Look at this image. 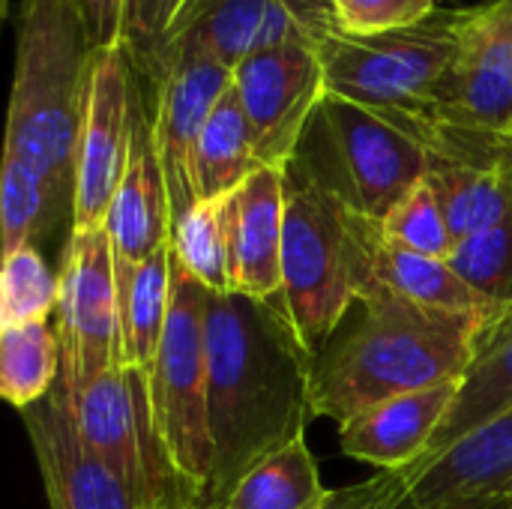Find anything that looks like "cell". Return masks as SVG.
I'll return each mask as SVG.
<instances>
[{
  "label": "cell",
  "instance_id": "cell-36",
  "mask_svg": "<svg viewBox=\"0 0 512 509\" xmlns=\"http://www.w3.org/2000/svg\"><path fill=\"white\" fill-rule=\"evenodd\" d=\"M432 509H512V495H483V498H465V501H453L444 507Z\"/></svg>",
  "mask_w": 512,
  "mask_h": 509
},
{
  "label": "cell",
  "instance_id": "cell-40",
  "mask_svg": "<svg viewBox=\"0 0 512 509\" xmlns=\"http://www.w3.org/2000/svg\"><path fill=\"white\" fill-rule=\"evenodd\" d=\"M165 509H192V507H165Z\"/></svg>",
  "mask_w": 512,
  "mask_h": 509
},
{
  "label": "cell",
  "instance_id": "cell-9",
  "mask_svg": "<svg viewBox=\"0 0 512 509\" xmlns=\"http://www.w3.org/2000/svg\"><path fill=\"white\" fill-rule=\"evenodd\" d=\"M144 78L153 114V144L165 177L171 222H177L198 201L192 180L195 147L210 111L231 87V69L201 45L171 39Z\"/></svg>",
  "mask_w": 512,
  "mask_h": 509
},
{
  "label": "cell",
  "instance_id": "cell-32",
  "mask_svg": "<svg viewBox=\"0 0 512 509\" xmlns=\"http://www.w3.org/2000/svg\"><path fill=\"white\" fill-rule=\"evenodd\" d=\"M441 0H336L333 18L345 33H384L414 27L438 12Z\"/></svg>",
  "mask_w": 512,
  "mask_h": 509
},
{
  "label": "cell",
  "instance_id": "cell-1",
  "mask_svg": "<svg viewBox=\"0 0 512 509\" xmlns=\"http://www.w3.org/2000/svg\"><path fill=\"white\" fill-rule=\"evenodd\" d=\"M312 354L285 312L243 294L207 297L210 480L198 509H222L267 456L303 438Z\"/></svg>",
  "mask_w": 512,
  "mask_h": 509
},
{
  "label": "cell",
  "instance_id": "cell-10",
  "mask_svg": "<svg viewBox=\"0 0 512 509\" xmlns=\"http://www.w3.org/2000/svg\"><path fill=\"white\" fill-rule=\"evenodd\" d=\"M429 123L512 135V0L459 9L456 51L438 81Z\"/></svg>",
  "mask_w": 512,
  "mask_h": 509
},
{
  "label": "cell",
  "instance_id": "cell-22",
  "mask_svg": "<svg viewBox=\"0 0 512 509\" xmlns=\"http://www.w3.org/2000/svg\"><path fill=\"white\" fill-rule=\"evenodd\" d=\"M171 243L117 279V366L150 375L171 303Z\"/></svg>",
  "mask_w": 512,
  "mask_h": 509
},
{
  "label": "cell",
  "instance_id": "cell-35",
  "mask_svg": "<svg viewBox=\"0 0 512 509\" xmlns=\"http://www.w3.org/2000/svg\"><path fill=\"white\" fill-rule=\"evenodd\" d=\"M81 12L87 21V33L93 48H105L114 42H126V12L129 0H81Z\"/></svg>",
  "mask_w": 512,
  "mask_h": 509
},
{
  "label": "cell",
  "instance_id": "cell-13",
  "mask_svg": "<svg viewBox=\"0 0 512 509\" xmlns=\"http://www.w3.org/2000/svg\"><path fill=\"white\" fill-rule=\"evenodd\" d=\"M231 84L249 123L258 165L285 168L315 102L324 96L318 45L285 42L255 51L234 66Z\"/></svg>",
  "mask_w": 512,
  "mask_h": 509
},
{
  "label": "cell",
  "instance_id": "cell-37",
  "mask_svg": "<svg viewBox=\"0 0 512 509\" xmlns=\"http://www.w3.org/2000/svg\"><path fill=\"white\" fill-rule=\"evenodd\" d=\"M6 12H9V0H0V30H3V21H6Z\"/></svg>",
  "mask_w": 512,
  "mask_h": 509
},
{
  "label": "cell",
  "instance_id": "cell-38",
  "mask_svg": "<svg viewBox=\"0 0 512 509\" xmlns=\"http://www.w3.org/2000/svg\"><path fill=\"white\" fill-rule=\"evenodd\" d=\"M6 324V315H3V306H0V327Z\"/></svg>",
  "mask_w": 512,
  "mask_h": 509
},
{
  "label": "cell",
  "instance_id": "cell-21",
  "mask_svg": "<svg viewBox=\"0 0 512 509\" xmlns=\"http://www.w3.org/2000/svg\"><path fill=\"white\" fill-rule=\"evenodd\" d=\"M507 408H512V309L495 315L480 330L474 357L465 375L459 378L456 399L423 459L447 450L471 429L483 426L486 420H492Z\"/></svg>",
  "mask_w": 512,
  "mask_h": 509
},
{
  "label": "cell",
  "instance_id": "cell-26",
  "mask_svg": "<svg viewBox=\"0 0 512 509\" xmlns=\"http://www.w3.org/2000/svg\"><path fill=\"white\" fill-rule=\"evenodd\" d=\"M60 381V342L51 321L0 327V399L18 411Z\"/></svg>",
  "mask_w": 512,
  "mask_h": 509
},
{
  "label": "cell",
  "instance_id": "cell-3",
  "mask_svg": "<svg viewBox=\"0 0 512 509\" xmlns=\"http://www.w3.org/2000/svg\"><path fill=\"white\" fill-rule=\"evenodd\" d=\"M93 39L81 0H21L3 153L48 186L60 225L72 228L75 159Z\"/></svg>",
  "mask_w": 512,
  "mask_h": 509
},
{
  "label": "cell",
  "instance_id": "cell-15",
  "mask_svg": "<svg viewBox=\"0 0 512 509\" xmlns=\"http://www.w3.org/2000/svg\"><path fill=\"white\" fill-rule=\"evenodd\" d=\"M171 204L165 192V177L159 168L156 144H153V114L150 96L135 87L132 99V126H129V150L126 165L105 213V231L114 255V279H126L141 261L171 243Z\"/></svg>",
  "mask_w": 512,
  "mask_h": 509
},
{
  "label": "cell",
  "instance_id": "cell-14",
  "mask_svg": "<svg viewBox=\"0 0 512 509\" xmlns=\"http://www.w3.org/2000/svg\"><path fill=\"white\" fill-rule=\"evenodd\" d=\"M330 30L333 6L321 0H186L165 45L189 39L234 72L255 51L285 42L318 45Z\"/></svg>",
  "mask_w": 512,
  "mask_h": 509
},
{
  "label": "cell",
  "instance_id": "cell-5",
  "mask_svg": "<svg viewBox=\"0 0 512 509\" xmlns=\"http://www.w3.org/2000/svg\"><path fill=\"white\" fill-rule=\"evenodd\" d=\"M459 9L384 33L330 30L318 42L324 90L372 108L417 138L432 120L435 90L456 51Z\"/></svg>",
  "mask_w": 512,
  "mask_h": 509
},
{
  "label": "cell",
  "instance_id": "cell-31",
  "mask_svg": "<svg viewBox=\"0 0 512 509\" xmlns=\"http://www.w3.org/2000/svg\"><path fill=\"white\" fill-rule=\"evenodd\" d=\"M381 234L396 243L399 249L426 255V258H441L447 261L456 240L441 216V207L432 195V189L423 183H417L381 222Z\"/></svg>",
  "mask_w": 512,
  "mask_h": 509
},
{
  "label": "cell",
  "instance_id": "cell-23",
  "mask_svg": "<svg viewBox=\"0 0 512 509\" xmlns=\"http://www.w3.org/2000/svg\"><path fill=\"white\" fill-rule=\"evenodd\" d=\"M426 186L456 243L486 231L512 207V174L501 165H471L429 156Z\"/></svg>",
  "mask_w": 512,
  "mask_h": 509
},
{
  "label": "cell",
  "instance_id": "cell-16",
  "mask_svg": "<svg viewBox=\"0 0 512 509\" xmlns=\"http://www.w3.org/2000/svg\"><path fill=\"white\" fill-rule=\"evenodd\" d=\"M51 509H141L102 459L81 441L60 381L21 408Z\"/></svg>",
  "mask_w": 512,
  "mask_h": 509
},
{
  "label": "cell",
  "instance_id": "cell-8",
  "mask_svg": "<svg viewBox=\"0 0 512 509\" xmlns=\"http://www.w3.org/2000/svg\"><path fill=\"white\" fill-rule=\"evenodd\" d=\"M66 399L81 441L123 483L138 507H192L156 438L144 375L114 363Z\"/></svg>",
  "mask_w": 512,
  "mask_h": 509
},
{
  "label": "cell",
  "instance_id": "cell-27",
  "mask_svg": "<svg viewBox=\"0 0 512 509\" xmlns=\"http://www.w3.org/2000/svg\"><path fill=\"white\" fill-rule=\"evenodd\" d=\"M174 261L210 294H228L225 198L195 201L171 228Z\"/></svg>",
  "mask_w": 512,
  "mask_h": 509
},
{
  "label": "cell",
  "instance_id": "cell-28",
  "mask_svg": "<svg viewBox=\"0 0 512 509\" xmlns=\"http://www.w3.org/2000/svg\"><path fill=\"white\" fill-rule=\"evenodd\" d=\"M60 228L48 186L27 165L0 156V258Z\"/></svg>",
  "mask_w": 512,
  "mask_h": 509
},
{
  "label": "cell",
  "instance_id": "cell-24",
  "mask_svg": "<svg viewBox=\"0 0 512 509\" xmlns=\"http://www.w3.org/2000/svg\"><path fill=\"white\" fill-rule=\"evenodd\" d=\"M258 168L261 165L252 147V132L231 84L216 102V108L210 111L195 147V162H192L195 198L198 201L225 198Z\"/></svg>",
  "mask_w": 512,
  "mask_h": 509
},
{
  "label": "cell",
  "instance_id": "cell-34",
  "mask_svg": "<svg viewBox=\"0 0 512 509\" xmlns=\"http://www.w3.org/2000/svg\"><path fill=\"white\" fill-rule=\"evenodd\" d=\"M315 509H420L408 480L402 471H378L375 477L342 486V489H327L321 504Z\"/></svg>",
  "mask_w": 512,
  "mask_h": 509
},
{
  "label": "cell",
  "instance_id": "cell-20",
  "mask_svg": "<svg viewBox=\"0 0 512 509\" xmlns=\"http://www.w3.org/2000/svg\"><path fill=\"white\" fill-rule=\"evenodd\" d=\"M402 474L420 509L483 495H512V408Z\"/></svg>",
  "mask_w": 512,
  "mask_h": 509
},
{
  "label": "cell",
  "instance_id": "cell-30",
  "mask_svg": "<svg viewBox=\"0 0 512 509\" xmlns=\"http://www.w3.org/2000/svg\"><path fill=\"white\" fill-rule=\"evenodd\" d=\"M57 273L33 243L0 258V306L9 324L48 321L57 309Z\"/></svg>",
  "mask_w": 512,
  "mask_h": 509
},
{
  "label": "cell",
  "instance_id": "cell-4",
  "mask_svg": "<svg viewBox=\"0 0 512 509\" xmlns=\"http://www.w3.org/2000/svg\"><path fill=\"white\" fill-rule=\"evenodd\" d=\"M282 171L339 210L381 222L426 180L429 150L390 117L324 90Z\"/></svg>",
  "mask_w": 512,
  "mask_h": 509
},
{
  "label": "cell",
  "instance_id": "cell-33",
  "mask_svg": "<svg viewBox=\"0 0 512 509\" xmlns=\"http://www.w3.org/2000/svg\"><path fill=\"white\" fill-rule=\"evenodd\" d=\"M183 6H186V0H129L123 39L132 51L135 69L141 78L153 69Z\"/></svg>",
  "mask_w": 512,
  "mask_h": 509
},
{
  "label": "cell",
  "instance_id": "cell-17",
  "mask_svg": "<svg viewBox=\"0 0 512 509\" xmlns=\"http://www.w3.org/2000/svg\"><path fill=\"white\" fill-rule=\"evenodd\" d=\"M345 231H348V252H351V276L357 291L384 288L417 306L453 312V315H474V318L501 315L468 282H462L447 261L399 249L381 234L378 222L345 213Z\"/></svg>",
  "mask_w": 512,
  "mask_h": 509
},
{
  "label": "cell",
  "instance_id": "cell-11",
  "mask_svg": "<svg viewBox=\"0 0 512 509\" xmlns=\"http://www.w3.org/2000/svg\"><path fill=\"white\" fill-rule=\"evenodd\" d=\"M57 285L60 387L72 396L117 363V279L105 225L69 231Z\"/></svg>",
  "mask_w": 512,
  "mask_h": 509
},
{
  "label": "cell",
  "instance_id": "cell-25",
  "mask_svg": "<svg viewBox=\"0 0 512 509\" xmlns=\"http://www.w3.org/2000/svg\"><path fill=\"white\" fill-rule=\"evenodd\" d=\"M327 495L306 438L258 462L228 495L222 509H315Z\"/></svg>",
  "mask_w": 512,
  "mask_h": 509
},
{
  "label": "cell",
  "instance_id": "cell-2",
  "mask_svg": "<svg viewBox=\"0 0 512 509\" xmlns=\"http://www.w3.org/2000/svg\"><path fill=\"white\" fill-rule=\"evenodd\" d=\"M489 321L426 309L384 288L357 291L336 330L312 354V417L345 423L393 396L459 381Z\"/></svg>",
  "mask_w": 512,
  "mask_h": 509
},
{
  "label": "cell",
  "instance_id": "cell-18",
  "mask_svg": "<svg viewBox=\"0 0 512 509\" xmlns=\"http://www.w3.org/2000/svg\"><path fill=\"white\" fill-rule=\"evenodd\" d=\"M285 174L261 165L225 195L228 291L279 306Z\"/></svg>",
  "mask_w": 512,
  "mask_h": 509
},
{
  "label": "cell",
  "instance_id": "cell-39",
  "mask_svg": "<svg viewBox=\"0 0 512 509\" xmlns=\"http://www.w3.org/2000/svg\"><path fill=\"white\" fill-rule=\"evenodd\" d=\"M321 3H327V6H333V3H336V0H321Z\"/></svg>",
  "mask_w": 512,
  "mask_h": 509
},
{
  "label": "cell",
  "instance_id": "cell-6",
  "mask_svg": "<svg viewBox=\"0 0 512 509\" xmlns=\"http://www.w3.org/2000/svg\"><path fill=\"white\" fill-rule=\"evenodd\" d=\"M207 297L210 291L171 261L168 318L147 375V402L156 438L195 509L210 480Z\"/></svg>",
  "mask_w": 512,
  "mask_h": 509
},
{
  "label": "cell",
  "instance_id": "cell-29",
  "mask_svg": "<svg viewBox=\"0 0 512 509\" xmlns=\"http://www.w3.org/2000/svg\"><path fill=\"white\" fill-rule=\"evenodd\" d=\"M447 264L498 312L512 309V207L486 231L453 246Z\"/></svg>",
  "mask_w": 512,
  "mask_h": 509
},
{
  "label": "cell",
  "instance_id": "cell-12",
  "mask_svg": "<svg viewBox=\"0 0 512 509\" xmlns=\"http://www.w3.org/2000/svg\"><path fill=\"white\" fill-rule=\"evenodd\" d=\"M138 69L126 42L93 48L84 117L75 159V198L72 228L90 231L105 225V213L117 192L132 126V99L138 87Z\"/></svg>",
  "mask_w": 512,
  "mask_h": 509
},
{
  "label": "cell",
  "instance_id": "cell-7",
  "mask_svg": "<svg viewBox=\"0 0 512 509\" xmlns=\"http://www.w3.org/2000/svg\"><path fill=\"white\" fill-rule=\"evenodd\" d=\"M354 297L345 213L285 174L279 309L309 354L327 342Z\"/></svg>",
  "mask_w": 512,
  "mask_h": 509
},
{
  "label": "cell",
  "instance_id": "cell-19",
  "mask_svg": "<svg viewBox=\"0 0 512 509\" xmlns=\"http://www.w3.org/2000/svg\"><path fill=\"white\" fill-rule=\"evenodd\" d=\"M456 390L459 381H450L429 390L393 396L348 417L345 423H339L342 453L381 471H408L426 456L456 399Z\"/></svg>",
  "mask_w": 512,
  "mask_h": 509
}]
</instances>
